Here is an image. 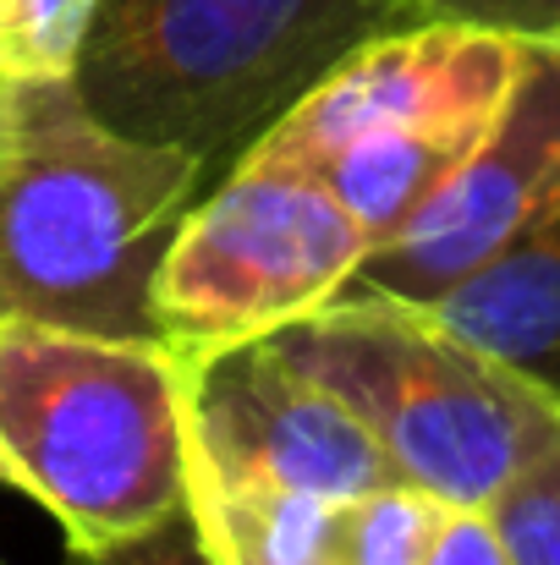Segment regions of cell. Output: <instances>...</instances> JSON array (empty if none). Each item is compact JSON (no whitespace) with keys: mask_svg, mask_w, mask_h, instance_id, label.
Listing matches in <instances>:
<instances>
[{"mask_svg":"<svg viewBox=\"0 0 560 565\" xmlns=\"http://www.w3.org/2000/svg\"><path fill=\"white\" fill-rule=\"evenodd\" d=\"M423 308L560 401V192L484 269Z\"/></svg>","mask_w":560,"mask_h":565,"instance_id":"9","label":"cell"},{"mask_svg":"<svg viewBox=\"0 0 560 565\" xmlns=\"http://www.w3.org/2000/svg\"><path fill=\"white\" fill-rule=\"evenodd\" d=\"M66 565H225L214 539H209V522L198 511V500H187L177 516H166L160 527L127 539V544H110V550H66Z\"/></svg>","mask_w":560,"mask_h":565,"instance_id":"15","label":"cell"},{"mask_svg":"<svg viewBox=\"0 0 560 565\" xmlns=\"http://www.w3.org/2000/svg\"><path fill=\"white\" fill-rule=\"evenodd\" d=\"M187 428L192 478L220 489L264 483L347 505L395 478L363 417L275 341L187 363Z\"/></svg>","mask_w":560,"mask_h":565,"instance_id":"6","label":"cell"},{"mask_svg":"<svg viewBox=\"0 0 560 565\" xmlns=\"http://www.w3.org/2000/svg\"><path fill=\"white\" fill-rule=\"evenodd\" d=\"M445 511L451 505L440 494L406 478H390L336 511L330 565H423Z\"/></svg>","mask_w":560,"mask_h":565,"instance_id":"12","label":"cell"},{"mask_svg":"<svg viewBox=\"0 0 560 565\" xmlns=\"http://www.w3.org/2000/svg\"><path fill=\"white\" fill-rule=\"evenodd\" d=\"M423 565H517V561H511V550H506V539H500L489 511L451 505L440 533H434V544H429V555H423Z\"/></svg>","mask_w":560,"mask_h":565,"instance_id":"17","label":"cell"},{"mask_svg":"<svg viewBox=\"0 0 560 565\" xmlns=\"http://www.w3.org/2000/svg\"><path fill=\"white\" fill-rule=\"evenodd\" d=\"M270 341L363 417L395 478L445 505L484 511L560 434L556 395L395 291L347 286Z\"/></svg>","mask_w":560,"mask_h":565,"instance_id":"4","label":"cell"},{"mask_svg":"<svg viewBox=\"0 0 560 565\" xmlns=\"http://www.w3.org/2000/svg\"><path fill=\"white\" fill-rule=\"evenodd\" d=\"M560 192V39H528L522 72L434 198L384 242L352 286L412 302L445 297L484 269Z\"/></svg>","mask_w":560,"mask_h":565,"instance_id":"7","label":"cell"},{"mask_svg":"<svg viewBox=\"0 0 560 565\" xmlns=\"http://www.w3.org/2000/svg\"><path fill=\"white\" fill-rule=\"evenodd\" d=\"M369 253L314 166L247 149L187 203L155 275V335L182 363L270 341L336 302Z\"/></svg>","mask_w":560,"mask_h":565,"instance_id":"5","label":"cell"},{"mask_svg":"<svg viewBox=\"0 0 560 565\" xmlns=\"http://www.w3.org/2000/svg\"><path fill=\"white\" fill-rule=\"evenodd\" d=\"M489 121H429V127L369 132V138L325 154L314 171L352 209V220L363 225L373 247H384L434 198V188L462 166V154L484 138Z\"/></svg>","mask_w":560,"mask_h":565,"instance_id":"10","label":"cell"},{"mask_svg":"<svg viewBox=\"0 0 560 565\" xmlns=\"http://www.w3.org/2000/svg\"><path fill=\"white\" fill-rule=\"evenodd\" d=\"M412 22H473L517 39H560V0H401Z\"/></svg>","mask_w":560,"mask_h":565,"instance_id":"16","label":"cell"},{"mask_svg":"<svg viewBox=\"0 0 560 565\" xmlns=\"http://www.w3.org/2000/svg\"><path fill=\"white\" fill-rule=\"evenodd\" d=\"M192 500L209 522V539L225 565H330L336 500L297 489H220L192 478Z\"/></svg>","mask_w":560,"mask_h":565,"instance_id":"11","label":"cell"},{"mask_svg":"<svg viewBox=\"0 0 560 565\" xmlns=\"http://www.w3.org/2000/svg\"><path fill=\"white\" fill-rule=\"evenodd\" d=\"M0 483L83 555L160 527L192 500L187 363L149 335L0 319Z\"/></svg>","mask_w":560,"mask_h":565,"instance_id":"2","label":"cell"},{"mask_svg":"<svg viewBox=\"0 0 560 565\" xmlns=\"http://www.w3.org/2000/svg\"><path fill=\"white\" fill-rule=\"evenodd\" d=\"M522 55L528 39L473 22H406L373 33L352 55H341L253 149L319 166L325 154L390 127L489 121L506 105Z\"/></svg>","mask_w":560,"mask_h":565,"instance_id":"8","label":"cell"},{"mask_svg":"<svg viewBox=\"0 0 560 565\" xmlns=\"http://www.w3.org/2000/svg\"><path fill=\"white\" fill-rule=\"evenodd\" d=\"M406 22L401 0H99L72 83L105 127L187 149L214 182L341 55Z\"/></svg>","mask_w":560,"mask_h":565,"instance_id":"3","label":"cell"},{"mask_svg":"<svg viewBox=\"0 0 560 565\" xmlns=\"http://www.w3.org/2000/svg\"><path fill=\"white\" fill-rule=\"evenodd\" d=\"M209 166L105 127L72 77L0 83V319L155 335V275Z\"/></svg>","mask_w":560,"mask_h":565,"instance_id":"1","label":"cell"},{"mask_svg":"<svg viewBox=\"0 0 560 565\" xmlns=\"http://www.w3.org/2000/svg\"><path fill=\"white\" fill-rule=\"evenodd\" d=\"M99 0H0V83L72 77Z\"/></svg>","mask_w":560,"mask_h":565,"instance_id":"13","label":"cell"},{"mask_svg":"<svg viewBox=\"0 0 560 565\" xmlns=\"http://www.w3.org/2000/svg\"><path fill=\"white\" fill-rule=\"evenodd\" d=\"M517 565H560V434L484 505Z\"/></svg>","mask_w":560,"mask_h":565,"instance_id":"14","label":"cell"}]
</instances>
